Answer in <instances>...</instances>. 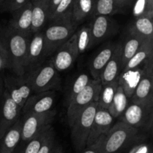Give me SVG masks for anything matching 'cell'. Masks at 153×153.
<instances>
[{"label":"cell","instance_id":"7bdbcfd3","mask_svg":"<svg viewBox=\"0 0 153 153\" xmlns=\"http://www.w3.org/2000/svg\"><path fill=\"white\" fill-rule=\"evenodd\" d=\"M13 153H20V151H19V148H16V150H15L14 151V152H13Z\"/></svg>","mask_w":153,"mask_h":153},{"label":"cell","instance_id":"d6a6232c","mask_svg":"<svg viewBox=\"0 0 153 153\" xmlns=\"http://www.w3.org/2000/svg\"><path fill=\"white\" fill-rule=\"evenodd\" d=\"M74 1L75 0H61L55 8V11L49 17V22L70 16Z\"/></svg>","mask_w":153,"mask_h":153},{"label":"cell","instance_id":"b9f144b4","mask_svg":"<svg viewBox=\"0 0 153 153\" xmlns=\"http://www.w3.org/2000/svg\"><path fill=\"white\" fill-rule=\"evenodd\" d=\"M52 153H65V152L64 151L63 148L61 147V146H60V145H58V143H57V145L55 146Z\"/></svg>","mask_w":153,"mask_h":153},{"label":"cell","instance_id":"9c48e42d","mask_svg":"<svg viewBox=\"0 0 153 153\" xmlns=\"http://www.w3.org/2000/svg\"><path fill=\"white\" fill-rule=\"evenodd\" d=\"M4 91L21 110L28 97L33 94L26 76H17L13 74L4 77Z\"/></svg>","mask_w":153,"mask_h":153},{"label":"cell","instance_id":"d4e9b609","mask_svg":"<svg viewBox=\"0 0 153 153\" xmlns=\"http://www.w3.org/2000/svg\"><path fill=\"white\" fill-rule=\"evenodd\" d=\"M95 0H75L72 8V19L79 25L88 18L93 17Z\"/></svg>","mask_w":153,"mask_h":153},{"label":"cell","instance_id":"44dd1931","mask_svg":"<svg viewBox=\"0 0 153 153\" xmlns=\"http://www.w3.org/2000/svg\"><path fill=\"white\" fill-rule=\"evenodd\" d=\"M146 63V62H145ZM144 64L136 68L130 70L128 71L121 72L118 78V84L123 90L124 93L130 100L137 87V84L143 75L144 70Z\"/></svg>","mask_w":153,"mask_h":153},{"label":"cell","instance_id":"277c9868","mask_svg":"<svg viewBox=\"0 0 153 153\" xmlns=\"http://www.w3.org/2000/svg\"><path fill=\"white\" fill-rule=\"evenodd\" d=\"M29 82L33 94L56 91L61 88L59 72L55 69L52 58L25 75Z\"/></svg>","mask_w":153,"mask_h":153},{"label":"cell","instance_id":"4316f807","mask_svg":"<svg viewBox=\"0 0 153 153\" xmlns=\"http://www.w3.org/2000/svg\"><path fill=\"white\" fill-rule=\"evenodd\" d=\"M92 79L91 75L86 72H82L76 76L70 83L66 90L65 94V105L68 106L70 102L77 96Z\"/></svg>","mask_w":153,"mask_h":153},{"label":"cell","instance_id":"4fadbf2b","mask_svg":"<svg viewBox=\"0 0 153 153\" xmlns=\"http://www.w3.org/2000/svg\"><path fill=\"white\" fill-rule=\"evenodd\" d=\"M93 47L114 35L118 31L116 21L108 16H97L90 22Z\"/></svg>","mask_w":153,"mask_h":153},{"label":"cell","instance_id":"74e56055","mask_svg":"<svg viewBox=\"0 0 153 153\" xmlns=\"http://www.w3.org/2000/svg\"><path fill=\"white\" fill-rule=\"evenodd\" d=\"M144 140L145 139H143L134 143L127 153H152L151 145L145 143Z\"/></svg>","mask_w":153,"mask_h":153},{"label":"cell","instance_id":"2e32d148","mask_svg":"<svg viewBox=\"0 0 153 153\" xmlns=\"http://www.w3.org/2000/svg\"><path fill=\"white\" fill-rule=\"evenodd\" d=\"M12 18L8 22L7 27L19 34L27 37L31 36V22H32V6L31 0L25 5L12 12Z\"/></svg>","mask_w":153,"mask_h":153},{"label":"cell","instance_id":"30bf717a","mask_svg":"<svg viewBox=\"0 0 153 153\" xmlns=\"http://www.w3.org/2000/svg\"><path fill=\"white\" fill-rule=\"evenodd\" d=\"M79 55L76 42V32L69 40L63 43L52 55V61L58 72H64L70 69Z\"/></svg>","mask_w":153,"mask_h":153},{"label":"cell","instance_id":"5bb4252c","mask_svg":"<svg viewBox=\"0 0 153 153\" xmlns=\"http://www.w3.org/2000/svg\"><path fill=\"white\" fill-rule=\"evenodd\" d=\"M55 91L32 94L25 102L21 111V116L29 114H41L49 111L55 103Z\"/></svg>","mask_w":153,"mask_h":153},{"label":"cell","instance_id":"f1b7e54d","mask_svg":"<svg viewBox=\"0 0 153 153\" xmlns=\"http://www.w3.org/2000/svg\"><path fill=\"white\" fill-rule=\"evenodd\" d=\"M76 42L79 54L85 53L93 47L92 36L90 24L83 25L80 28L76 29Z\"/></svg>","mask_w":153,"mask_h":153},{"label":"cell","instance_id":"d590c367","mask_svg":"<svg viewBox=\"0 0 153 153\" xmlns=\"http://www.w3.org/2000/svg\"><path fill=\"white\" fill-rule=\"evenodd\" d=\"M56 138H55V131L53 127H51L46 140L42 144L41 147L37 153H52L55 146L57 145Z\"/></svg>","mask_w":153,"mask_h":153},{"label":"cell","instance_id":"7a4b0ae2","mask_svg":"<svg viewBox=\"0 0 153 153\" xmlns=\"http://www.w3.org/2000/svg\"><path fill=\"white\" fill-rule=\"evenodd\" d=\"M143 139L139 130L118 120L103 136V153H127L134 143Z\"/></svg>","mask_w":153,"mask_h":153},{"label":"cell","instance_id":"ab89813d","mask_svg":"<svg viewBox=\"0 0 153 153\" xmlns=\"http://www.w3.org/2000/svg\"><path fill=\"white\" fill-rule=\"evenodd\" d=\"M117 5L118 10L120 11H123V10L134 5L136 0H115Z\"/></svg>","mask_w":153,"mask_h":153},{"label":"cell","instance_id":"836d02e7","mask_svg":"<svg viewBox=\"0 0 153 153\" xmlns=\"http://www.w3.org/2000/svg\"><path fill=\"white\" fill-rule=\"evenodd\" d=\"M134 17L148 15L153 17V0H136L133 5Z\"/></svg>","mask_w":153,"mask_h":153},{"label":"cell","instance_id":"1f68e13d","mask_svg":"<svg viewBox=\"0 0 153 153\" xmlns=\"http://www.w3.org/2000/svg\"><path fill=\"white\" fill-rule=\"evenodd\" d=\"M48 128L47 129H45L34 136V137L27 141L26 143H24L22 147L19 148L20 153H37L39 149L41 147L42 144L43 143L44 140H46L49 131L50 130L51 127Z\"/></svg>","mask_w":153,"mask_h":153},{"label":"cell","instance_id":"603a6c76","mask_svg":"<svg viewBox=\"0 0 153 153\" xmlns=\"http://www.w3.org/2000/svg\"><path fill=\"white\" fill-rule=\"evenodd\" d=\"M21 143V117L0 140V153H13Z\"/></svg>","mask_w":153,"mask_h":153},{"label":"cell","instance_id":"cb8c5ba5","mask_svg":"<svg viewBox=\"0 0 153 153\" xmlns=\"http://www.w3.org/2000/svg\"><path fill=\"white\" fill-rule=\"evenodd\" d=\"M153 58V39L146 40L136 53L130 58L122 72L128 71L143 65L148 59Z\"/></svg>","mask_w":153,"mask_h":153},{"label":"cell","instance_id":"52a82bcc","mask_svg":"<svg viewBox=\"0 0 153 153\" xmlns=\"http://www.w3.org/2000/svg\"><path fill=\"white\" fill-rule=\"evenodd\" d=\"M153 119V102L134 103L129 101L125 111L119 120L139 130L152 128Z\"/></svg>","mask_w":153,"mask_h":153},{"label":"cell","instance_id":"3957f363","mask_svg":"<svg viewBox=\"0 0 153 153\" xmlns=\"http://www.w3.org/2000/svg\"><path fill=\"white\" fill-rule=\"evenodd\" d=\"M78 25L72 16L49 21L43 29L46 58L52 57L55 51L76 32Z\"/></svg>","mask_w":153,"mask_h":153},{"label":"cell","instance_id":"5b68a950","mask_svg":"<svg viewBox=\"0 0 153 153\" xmlns=\"http://www.w3.org/2000/svg\"><path fill=\"white\" fill-rule=\"evenodd\" d=\"M97 108V102L90 105L77 117L73 126L70 127L72 143L77 153L81 152L86 147L87 141Z\"/></svg>","mask_w":153,"mask_h":153},{"label":"cell","instance_id":"d6986e66","mask_svg":"<svg viewBox=\"0 0 153 153\" xmlns=\"http://www.w3.org/2000/svg\"><path fill=\"white\" fill-rule=\"evenodd\" d=\"M117 43L108 42L102 46L97 54L91 58L89 63L90 75L94 79H100L103 69L111 58L116 48Z\"/></svg>","mask_w":153,"mask_h":153},{"label":"cell","instance_id":"83f0119b","mask_svg":"<svg viewBox=\"0 0 153 153\" xmlns=\"http://www.w3.org/2000/svg\"><path fill=\"white\" fill-rule=\"evenodd\" d=\"M128 104H129V100L125 94L121 86L118 85L117 90L115 93L111 104L109 106L108 111L114 119H117L125 111Z\"/></svg>","mask_w":153,"mask_h":153},{"label":"cell","instance_id":"e0dca14e","mask_svg":"<svg viewBox=\"0 0 153 153\" xmlns=\"http://www.w3.org/2000/svg\"><path fill=\"white\" fill-rule=\"evenodd\" d=\"M114 120L108 111L98 107L94 116L86 146L93 144L102 136L107 134L114 126Z\"/></svg>","mask_w":153,"mask_h":153},{"label":"cell","instance_id":"ee69618b","mask_svg":"<svg viewBox=\"0 0 153 153\" xmlns=\"http://www.w3.org/2000/svg\"><path fill=\"white\" fill-rule=\"evenodd\" d=\"M1 38H0V43H1Z\"/></svg>","mask_w":153,"mask_h":153},{"label":"cell","instance_id":"ac0fdd59","mask_svg":"<svg viewBox=\"0 0 153 153\" xmlns=\"http://www.w3.org/2000/svg\"><path fill=\"white\" fill-rule=\"evenodd\" d=\"M122 70V45L121 42H120L117 43L111 58L100 75V80L102 85H108L117 80Z\"/></svg>","mask_w":153,"mask_h":153},{"label":"cell","instance_id":"8992f818","mask_svg":"<svg viewBox=\"0 0 153 153\" xmlns=\"http://www.w3.org/2000/svg\"><path fill=\"white\" fill-rule=\"evenodd\" d=\"M102 88L100 79H92L88 85L75 97L67 106V122L71 127L77 117L92 103L98 102Z\"/></svg>","mask_w":153,"mask_h":153},{"label":"cell","instance_id":"60d3db41","mask_svg":"<svg viewBox=\"0 0 153 153\" xmlns=\"http://www.w3.org/2000/svg\"><path fill=\"white\" fill-rule=\"evenodd\" d=\"M61 0H50V4H49V19L51 15L53 13V12L55 11V8L57 7V6L58 5V4L60 3Z\"/></svg>","mask_w":153,"mask_h":153},{"label":"cell","instance_id":"f546056e","mask_svg":"<svg viewBox=\"0 0 153 153\" xmlns=\"http://www.w3.org/2000/svg\"><path fill=\"white\" fill-rule=\"evenodd\" d=\"M118 79L108 85H102L98 99V107L108 110L118 88Z\"/></svg>","mask_w":153,"mask_h":153},{"label":"cell","instance_id":"8d00e7d4","mask_svg":"<svg viewBox=\"0 0 153 153\" xmlns=\"http://www.w3.org/2000/svg\"><path fill=\"white\" fill-rule=\"evenodd\" d=\"M30 0H4L0 5V10L12 13L25 5Z\"/></svg>","mask_w":153,"mask_h":153},{"label":"cell","instance_id":"ffe728a7","mask_svg":"<svg viewBox=\"0 0 153 153\" xmlns=\"http://www.w3.org/2000/svg\"><path fill=\"white\" fill-rule=\"evenodd\" d=\"M32 6L31 34L43 31L49 22L50 0H31Z\"/></svg>","mask_w":153,"mask_h":153},{"label":"cell","instance_id":"8fae6325","mask_svg":"<svg viewBox=\"0 0 153 153\" xmlns=\"http://www.w3.org/2000/svg\"><path fill=\"white\" fill-rule=\"evenodd\" d=\"M153 58H150L144 64L143 75L137 84L129 101L134 103L153 102Z\"/></svg>","mask_w":153,"mask_h":153},{"label":"cell","instance_id":"e575fe53","mask_svg":"<svg viewBox=\"0 0 153 153\" xmlns=\"http://www.w3.org/2000/svg\"><path fill=\"white\" fill-rule=\"evenodd\" d=\"M4 69H8V58L7 51L2 41L0 43V100L4 92Z\"/></svg>","mask_w":153,"mask_h":153},{"label":"cell","instance_id":"7402d4cb","mask_svg":"<svg viewBox=\"0 0 153 153\" xmlns=\"http://www.w3.org/2000/svg\"><path fill=\"white\" fill-rule=\"evenodd\" d=\"M145 40H146L145 39L133 32L129 28H127L123 42H121L123 70L125 67L127 62L136 53V52L138 50L139 48L141 46V45L143 44Z\"/></svg>","mask_w":153,"mask_h":153},{"label":"cell","instance_id":"f35d334b","mask_svg":"<svg viewBox=\"0 0 153 153\" xmlns=\"http://www.w3.org/2000/svg\"><path fill=\"white\" fill-rule=\"evenodd\" d=\"M102 139L103 136H102L95 143L90 145V146H86L82 152L79 153H103Z\"/></svg>","mask_w":153,"mask_h":153},{"label":"cell","instance_id":"6da1fadb","mask_svg":"<svg viewBox=\"0 0 153 153\" xmlns=\"http://www.w3.org/2000/svg\"><path fill=\"white\" fill-rule=\"evenodd\" d=\"M30 37L19 34L7 27L4 33V39H1L7 51L8 69L11 70L15 76H24L26 74Z\"/></svg>","mask_w":153,"mask_h":153},{"label":"cell","instance_id":"7c38bea8","mask_svg":"<svg viewBox=\"0 0 153 153\" xmlns=\"http://www.w3.org/2000/svg\"><path fill=\"white\" fill-rule=\"evenodd\" d=\"M21 108L4 91L0 100V140L21 117Z\"/></svg>","mask_w":153,"mask_h":153},{"label":"cell","instance_id":"4dcf8cb0","mask_svg":"<svg viewBox=\"0 0 153 153\" xmlns=\"http://www.w3.org/2000/svg\"><path fill=\"white\" fill-rule=\"evenodd\" d=\"M117 5L115 0H95L94 1V16H111L118 13Z\"/></svg>","mask_w":153,"mask_h":153},{"label":"cell","instance_id":"484cf974","mask_svg":"<svg viewBox=\"0 0 153 153\" xmlns=\"http://www.w3.org/2000/svg\"><path fill=\"white\" fill-rule=\"evenodd\" d=\"M152 16L148 15L134 17L128 28L145 40L153 39Z\"/></svg>","mask_w":153,"mask_h":153},{"label":"cell","instance_id":"ba28073f","mask_svg":"<svg viewBox=\"0 0 153 153\" xmlns=\"http://www.w3.org/2000/svg\"><path fill=\"white\" fill-rule=\"evenodd\" d=\"M56 114V110L52 109L45 113L22 115L21 143H26L42 131L52 126Z\"/></svg>","mask_w":153,"mask_h":153},{"label":"cell","instance_id":"9a60e30c","mask_svg":"<svg viewBox=\"0 0 153 153\" xmlns=\"http://www.w3.org/2000/svg\"><path fill=\"white\" fill-rule=\"evenodd\" d=\"M46 59L43 31L32 34L28 43L26 73L43 64Z\"/></svg>","mask_w":153,"mask_h":153}]
</instances>
